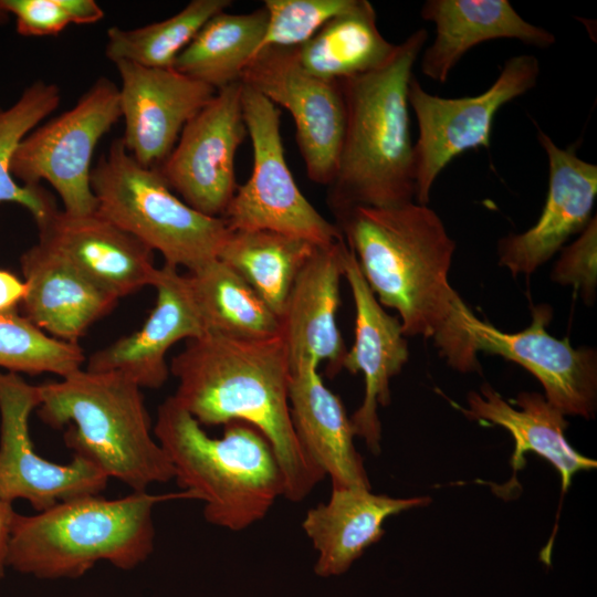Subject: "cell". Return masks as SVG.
Returning a JSON list of instances; mask_svg holds the SVG:
<instances>
[{
  "label": "cell",
  "mask_w": 597,
  "mask_h": 597,
  "mask_svg": "<svg viewBox=\"0 0 597 597\" xmlns=\"http://www.w3.org/2000/svg\"><path fill=\"white\" fill-rule=\"evenodd\" d=\"M119 118V90L114 82L101 76L71 109L21 140L12 157V176L24 186L48 181L69 213L95 212L92 157L100 139Z\"/></svg>",
  "instance_id": "30bf717a"
},
{
  "label": "cell",
  "mask_w": 597,
  "mask_h": 597,
  "mask_svg": "<svg viewBox=\"0 0 597 597\" xmlns=\"http://www.w3.org/2000/svg\"><path fill=\"white\" fill-rule=\"evenodd\" d=\"M20 265L27 284L22 315L54 338L77 343L118 302L40 241L23 252Z\"/></svg>",
  "instance_id": "44dd1931"
},
{
  "label": "cell",
  "mask_w": 597,
  "mask_h": 597,
  "mask_svg": "<svg viewBox=\"0 0 597 597\" xmlns=\"http://www.w3.org/2000/svg\"><path fill=\"white\" fill-rule=\"evenodd\" d=\"M38 229L40 242L118 300L154 284V251L97 211L57 209Z\"/></svg>",
  "instance_id": "ffe728a7"
},
{
  "label": "cell",
  "mask_w": 597,
  "mask_h": 597,
  "mask_svg": "<svg viewBox=\"0 0 597 597\" xmlns=\"http://www.w3.org/2000/svg\"><path fill=\"white\" fill-rule=\"evenodd\" d=\"M27 293V284L14 273L0 269V312L15 310Z\"/></svg>",
  "instance_id": "d590c367"
},
{
  "label": "cell",
  "mask_w": 597,
  "mask_h": 597,
  "mask_svg": "<svg viewBox=\"0 0 597 597\" xmlns=\"http://www.w3.org/2000/svg\"><path fill=\"white\" fill-rule=\"evenodd\" d=\"M551 277L556 283L572 285L586 304L594 303L597 287L596 216L573 243L562 248Z\"/></svg>",
  "instance_id": "e575fe53"
},
{
  "label": "cell",
  "mask_w": 597,
  "mask_h": 597,
  "mask_svg": "<svg viewBox=\"0 0 597 597\" xmlns=\"http://www.w3.org/2000/svg\"><path fill=\"white\" fill-rule=\"evenodd\" d=\"M537 140L548 164V189L542 212L530 229L503 237L499 264L513 276L531 275L593 219L597 196V166L562 148L541 128Z\"/></svg>",
  "instance_id": "2e32d148"
},
{
  "label": "cell",
  "mask_w": 597,
  "mask_h": 597,
  "mask_svg": "<svg viewBox=\"0 0 597 597\" xmlns=\"http://www.w3.org/2000/svg\"><path fill=\"white\" fill-rule=\"evenodd\" d=\"M348 245L344 238L316 247L297 274L279 317L291 371L327 363L331 377L347 352L337 326L339 284Z\"/></svg>",
  "instance_id": "e0dca14e"
},
{
  "label": "cell",
  "mask_w": 597,
  "mask_h": 597,
  "mask_svg": "<svg viewBox=\"0 0 597 597\" xmlns=\"http://www.w3.org/2000/svg\"><path fill=\"white\" fill-rule=\"evenodd\" d=\"M39 418L66 428L65 446L132 491L174 479L172 467L151 429L142 388L114 371L81 368L38 385Z\"/></svg>",
  "instance_id": "8992f818"
},
{
  "label": "cell",
  "mask_w": 597,
  "mask_h": 597,
  "mask_svg": "<svg viewBox=\"0 0 597 597\" xmlns=\"http://www.w3.org/2000/svg\"><path fill=\"white\" fill-rule=\"evenodd\" d=\"M289 404L303 451L331 478L332 486L370 489L344 404L325 386L318 368L300 367L291 371Z\"/></svg>",
  "instance_id": "cb8c5ba5"
},
{
  "label": "cell",
  "mask_w": 597,
  "mask_h": 597,
  "mask_svg": "<svg viewBox=\"0 0 597 597\" xmlns=\"http://www.w3.org/2000/svg\"><path fill=\"white\" fill-rule=\"evenodd\" d=\"M245 135L242 82H237L217 91L185 125L156 169L189 207L221 218L238 187L234 161Z\"/></svg>",
  "instance_id": "7c38bea8"
},
{
  "label": "cell",
  "mask_w": 597,
  "mask_h": 597,
  "mask_svg": "<svg viewBox=\"0 0 597 597\" xmlns=\"http://www.w3.org/2000/svg\"><path fill=\"white\" fill-rule=\"evenodd\" d=\"M420 14L436 27L433 42L422 50L420 69L439 83L480 43L515 39L545 49L556 41L546 29L524 20L506 0H428Z\"/></svg>",
  "instance_id": "603a6c76"
},
{
  "label": "cell",
  "mask_w": 597,
  "mask_h": 597,
  "mask_svg": "<svg viewBox=\"0 0 597 597\" xmlns=\"http://www.w3.org/2000/svg\"><path fill=\"white\" fill-rule=\"evenodd\" d=\"M39 404L38 386L0 371V500L12 504L22 499L40 512L60 501L101 494L109 479L91 462L73 455L62 464L36 453L29 420Z\"/></svg>",
  "instance_id": "4fadbf2b"
},
{
  "label": "cell",
  "mask_w": 597,
  "mask_h": 597,
  "mask_svg": "<svg viewBox=\"0 0 597 597\" xmlns=\"http://www.w3.org/2000/svg\"><path fill=\"white\" fill-rule=\"evenodd\" d=\"M242 113L252 144L250 178L221 217L230 230H272L326 247L343 238L297 187L286 164L277 106L242 83Z\"/></svg>",
  "instance_id": "ba28073f"
},
{
  "label": "cell",
  "mask_w": 597,
  "mask_h": 597,
  "mask_svg": "<svg viewBox=\"0 0 597 597\" xmlns=\"http://www.w3.org/2000/svg\"><path fill=\"white\" fill-rule=\"evenodd\" d=\"M396 44L379 31L377 15L367 0H352L308 41L296 48L302 66L312 75L339 82L380 67Z\"/></svg>",
  "instance_id": "484cf974"
},
{
  "label": "cell",
  "mask_w": 597,
  "mask_h": 597,
  "mask_svg": "<svg viewBox=\"0 0 597 597\" xmlns=\"http://www.w3.org/2000/svg\"><path fill=\"white\" fill-rule=\"evenodd\" d=\"M121 76L119 106L128 153L144 167L158 168L174 149L185 125L217 91L175 69L115 63Z\"/></svg>",
  "instance_id": "9a60e30c"
},
{
  "label": "cell",
  "mask_w": 597,
  "mask_h": 597,
  "mask_svg": "<svg viewBox=\"0 0 597 597\" xmlns=\"http://www.w3.org/2000/svg\"><path fill=\"white\" fill-rule=\"evenodd\" d=\"M268 23L264 7L249 13L222 11L210 18L177 56L172 69L216 91L241 82Z\"/></svg>",
  "instance_id": "f1b7e54d"
},
{
  "label": "cell",
  "mask_w": 597,
  "mask_h": 597,
  "mask_svg": "<svg viewBox=\"0 0 597 597\" xmlns=\"http://www.w3.org/2000/svg\"><path fill=\"white\" fill-rule=\"evenodd\" d=\"M350 1L264 0L268 23L256 53L266 48L301 46Z\"/></svg>",
  "instance_id": "d6a6232c"
},
{
  "label": "cell",
  "mask_w": 597,
  "mask_h": 597,
  "mask_svg": "<svg viewBox=\"0 0 597 597\" xmlns=\"http://www.w3.org/2000/svg\"><path fill=\"white\" fill-rule=\"evenodd\" d=\"M169 371L178 380L172 397L201 426L243 421L269 440L284 475L285 499L304 500L324 479L293 429L291 367L280 335L248 339L207 333L187 341Z\"/></svg>",
  "instance_id": "7a4b0ae2"
},
{
  "label": "cell",
  "mask_w": 597,
  "mask_h": 597,
  "mask_svg": "<svg viewBox=\"0 0 597 597\" xmlns=\"http://www.w3.org/2000/svg\"><path fill=\"white\" fill-rule=\"evenodd\" d=\"M91 189L100 214L188 272L217 259L229 232L222 218L192 209L156 168L142 166L122 138L92 168Z\"/></svg>",
  "instance_id": "52a82bcc"
},
{
  "label": "cell",
  "mask_w": 597,
  "mask_h": 597,
  "mask_svg": "<svg viewBox=\"0 0 597 597\" xmlns=\"http://www.w3.org/2000/svg\"><path fill=\"white\" fill-rule=\"evenodd\" d=\"M193 499L189 491H132L118 499L87 494L60 501L32 515L17 514L7 566L40 579L78 578L98 562L123 570L143 564L155 547L157 504Z\"/></svg>",
  "instance_id": "277c9868"
},
{
  "label": "cell",
  "mask_w": 597,
  "mask_h": 597,
  "mask_svg": "<svg viewBox=\"0 0 597 597\" xmlns=\"http://www.w3.org/2000/svg\"><path fill=\"white\" fill-rule=\"evenodd\" d=\"M468 407L454 405L465 417L506 429L515 442L511 459L514 473L524 467L526 452L547 460L559 473L562 491L567 492L579 471L596 468L597 462L577 452L567 441L565 416L537 392L523 391L510 402L489 384L480 392L470 391Z\"/></svg>",
  "instance_id": "d4e9b609"
},
{
  "label": "cell",
  "mask_w": 597,
  "mask_h": 597,
  "mask_svg": "<svg viewBox=\"0 0 597 597\" xmlns=\"http://www.w3.org/2000/svg\"><path fill=\"white\" fill-rule=\"evenodd\" d=\"M85 360L77 343L54 338L15 310L0 312V367L10 373L65 377Z\"/></svg>",
  "instance_id": "1f68e13d"
},
{
  "label": "cell",
  "mask_w": 597,
  "mask_h": 597,
  "mask_svg": "<svg viewBox=\"0 0 597 597\" xmlns=\"http://www.w3.org/2000/svg\"><path fill=\"white\" fill-rule=\"evenodd\" d=\"M230 0H192L172 17L136 29L107 30L108 60L132 62L146 67L172 69L177 56L205 23L226 11Z\"/></svg>",
  "instance_id": "f546056e"
},
{
  "label": "cell",
  "mask_w": 597,
  "mask_h": 597,
  "mask_svg": "<svg viewBox=\"0 0 597 597\" xmlns=\"http://www.w3.org/2000/svg\"><path fill=\"white\" fill-rule=\"evenodd\" d=\"M241 82L291 114L307 177L328 187L336 172L345 127L339 82L308 73L298 61L296 48L259 51L244 69Z\"/></svg>",
  "instance_id": "8fae6325"
},
{
  "label": "cell",
  "mask_w": 597,
  "mask_h": 597,
  "mask_svg": "<svg viewBox=\"0 0 597 597\" xmlns=\"http://www.w3.org/2000/svg\"><path fill=\"white\" fill-rule=\"evenodd\" d=\"M17 514L12 504L0 500V579L4 577L8 568V545Z\"/></svg>",
  "instance_id": "8d00e7d4"
},
{
  "label": "cell",
  "mask_w": 597,
  "mask_h": 597,
  "mask_svg": "<svg viewBox=\"0 0 597 597\" xmlns=\"http://www.w3.org/2000/svg\"><path fill=\"white\" fill-rule=\"evenodd\" d=\"M430 502L427 496L400 499L365 488L332 486L329 500L310 509L302 522L318 554L315 574H344L366 548L380 541L388 517Z\"/></svg>",
  "instance_id": "7402d4cb"
},
{
  "label": "cell",
  "mask_w": 597,
  "mask_h": 597,
  "mask_svg": "<svg viewBox=\"0 0 597 597\" xmlns=\"http://www.w3.org/2000/svg\"><path fill=\"white\" fill-rule=\"evenodd\" d=\"M186 279L207 333L261 339L280 335L277 315L235 271L218 259Z\"/></svg>",
  "instance_id": "83f0119b"
},
{
  "label": "cell",
  "mask_w": 597,
  "mask_h": 597,
  "mask_svg": "<svg viewBox=\"0 0 597 597\" xmlns=\"http://www.w3.org/2000/svg\"><path fill=\"white\" fill-rule=\"evenodd\" d=\"M153 430L178 485L203 502L208 523L243 531L284 496V475L273 447L253 426L232 421L220 438L210 437L169 396L158 407Z\"/></svg>",
  "instance_id": "5b68a950"
},
{
  "label": "cell",
  "mask_w": 597,
  "mask_h": 597,
  "mask_svg": "<svg viewBox=\"0 0 597 597\" xmlns=\"http://www.w3.org/2000/svg\"><path fill=\"white\" fill-rule=\"evenodd\" d=\"M317 245L272 230H230L218 260L235 271L280 317L292 285Z\"/></svg>",
  "instance_id": "4316f807"
},
{
  "label": "cell",
  "mask_w": 597,
  "mask_h": 597,
  "mask_svg": "<svg viewBox=\"0 0 597 597\" xmlns=\"http://www.w3.org/2000/svg\"><path fill=\"white\" fill-rule=\"evenodd\" d=\"M360 272L381 306L395 310L405 336L432 338L461 373L480 370L462 327L467 305L449 283L455 242L427 205L353 207L335 213Z\"/></svg>",
  "instance_id": "6da1fadb"
},
{
  "label": "cell",
  "mask_w": 597,
  "mask_h": 597,
  "mask_svg": "<svg viewBox=\"0 0 597 597\" xmlns=\"http://www.w3.org/2000/svg\"><path fill=\"white\" fill-rule=\"evenodd\" d=\"M428 40L413 31L380 67L339 81L345 127L327 202L337 213L353 207L387 208L415 201L413 144L408 88Z\"/></svg>",
  "instance_id": "3957f363"
},
{
  "label": "cell",
  "mask_w": 597,
  "mask_h": 597,
  "mask_svg": "<svg viewBox=\"0 0 597 597\" xmlns=\"http://www.w3.org/2000/svg\"><path fill=\"white\" fill-rule=\"evenodd\" d=\"M13 14L18 33L56 35L70 24H92L104 18L94 0H0V22Z\"/></svg>",
  "instance_id": "836d02e7"
},
{
  "label": "cell",
  "mask_w": 597,
  "mask_h": 597,
  "mask_svg": "<svg viewBox=\"0 0 597 597\" xmlns=\"http://www.w3.org/2000/svg\"><path fill=\"white\" fill-rule=\"evenodd\" d=\"M540 72L535 55L511 56L488 90L458 98L430 94L416 77H411L408 102L418 125V138L413 144L416 202H429L436 179L455 157L469 149L489 148L496 113L531 91L537 84Z\"/></svg>",
  "instance_id": "9c48e42d"
},
{
  "label": "cell",
  "mask_w": 597,
  "mask_h": 597,
  "mask_svg": "<svg viewBox=\"0 0 597 597\" xmlns=\"http://www.w3.org/2000/svg\"><path fill=\"white\" fill-rule=\"evenodd\" d=\"M153 287L156 303L142 327L93 353L86 369L118 373L140 388L157 389L170 373L166 362L170 347L206 334L186 274L164 263Z\"/></svg>",
  "instance_id": "d6986e66"
},
{
  "label": "cell",
  "mask_w": 597,
  "mask_h": 597,
  "mask_svg": "<svg viewBox=\"0 0 597 597\" xmlns=\"http://www.w3.org/2000/svg\"><path fill=\"white\" fill-rule=\"evenodd\" d=\"M552 308H532L530 325L516 333L502 332L480 320L465 305L462 327L472 349L498 355L530 371L543 386L545 399L564 416L594 417L597 407V352L574 348L568 338L552 336L546 327Z\"/></svg>",
  "instance_id": "5bb4252c"
},
{
  "label": "cell",
  "mask_w": 597,
  "mask_h": 597,
  "mask_svg": "<svg viewBox=\"0 0 597 597\" xmlns=\"http://www.w3.org/2000/svg\"><path fill=\"white\" fill-rule=\"evenodd\" d=\"M344 277L355 305V341L344 356L342 369L362 373L365 380L364 399L349 419L355 436L378 454L381 441L378 406L390 404V380L408 362V343L399 318L389 315L377 301L349 247Z\"/></svg>",
  "instance_id": "ac0fdd59"
},
{
  "label": "cell",
  "mask_w": 597,
  "mask_h": 597,
  "mask_svg": "<svg viewBox=\"0 0 597 597\" xmlns=\"http://www.w3.org/2000/svg\"><path fill=\"white\" fill-rule=\"evenodd\" d=\"M57 85L38 81L24 90L8 109H0V202L23 206L36 226L57 210L54 197L43 187L19 185L11 161L21 140L60 104Z\"/></svg>",
  "instance_id": "4dcf8cb0"
}]
</instances>
